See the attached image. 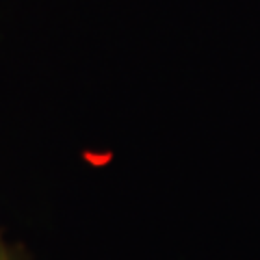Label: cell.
Returning <instances> with one entry per match:
<instances>
[{
  "mask_svg": "<svg viewBox=\"0 0 260 260\" xmlns=\"http://www.w3.org/2000/svg\"><path fill=\"white\" fill-rule=\"evenodd\" d=\"M0 260H28L26 256L22 254L18 247H13L11 243H7L0 234Z\"/></svg>",
  "mask_w": 260,
  "mask_h": 260,
  "instance_id": "6da1fadb",
  "label": "cell"
}]
</instances>
